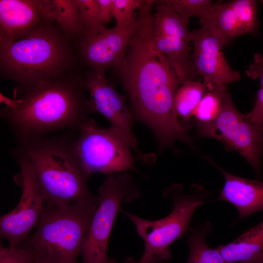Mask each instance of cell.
I'll return each instance as SVG.
<instances>
[{
  "label": "cell",
  "mask_w": 263,
  "mask_h": 263,
  "mask_svg": "<svg viewBox=\"0 0 263 263\" xmlns=\"http://www.w3.org/2000/svg\"><path fill=\"white\" fill-rule=\"evenodd\" d=\"M153 5V0H146L139 10L138 27L116 71L134 120L150 128L161 150L172 148L177 141L193 147L174 110L175 94L182 83L166 57L151 44Z\"/></svg>",
  "instance_id": "6da1fadb"
},
{
  "label": "cell",
  "mask_w": 263,
  "mask_h": 263,
  "mask_svg": "<svg viewBox=\"0 0 263 263\" xmlns=\"http://www.w3.org/2000/svg\"><path fill=\"white\" fill-rule=\"evenodd\" d=\"M8 100L1 118L18 140L43 137L53 131H78L92 113L84 78L76 72L43 81Z\"/></svg>",
  "instance_id": "7a4b0ae2"
},
{
  "label": "cell",
  "mask_w": 263,
  "mask_h": 263,
  "mask_svg": "<svg viewBox=\"0 0 263 263\" xmlns=\"http://www.w3.org/2000/svg\"><path fill=\"white\" fill-rule=\"evenodd\" d=\"M72 41L55 21L26 38L0 46V75L23 92L48 79L76 72Z\"/></svg>",
  "instance_id": "3957f363"
},
{
  "label": "cell",
  "mask_w": 263,
  "mask_h": 263,
  "mask_svg": "<svg viewBox=\"0 0 263 263\" xmlns=\"http://www.w3.org/2000/svg\"><path fill=\"white\" fill-rule=\"evenodd\" d=\"M75 141L41 137L18 140L17 158L26 160L35 173L46 207L57 208L94 195L75 150Z\"/></svg>",
  "instance_id": "277c9868"
},
{
  "label": "cell",
  "mask_w": 263,
  "mask_h": 263,
  "mask_svg": "<svg viewBox=\"0 0 263 263\" xmlns=\"http://www.w3.org/2000/svg\"><path fill=\"white\" fill-rule=\"evenodd\" d=\"M98 204V195L57 208L45 206L26 245L41 263H78L82 245Z\"/></svg>",
  "instance_id": "5b68a950"
},
{
  "label": "cell",
  "mask_w": 263,
  "mask_h": 263,
  "mask_svg": "<svg viewBox=\"0 0 263 263\" xmlns=\"http://www.w3.org/2000/svg\"><path fill=\"white\" fill-rule=\"evenodd\" d=\"M164 195L172 200L173 209L162 219L148 220L123 209L121 211L133 223L143 240L145 251L142 256L147 258L158 257L167 260L169 257V246L188 231L194 211L206 202L209 194L199 185H192L186 191L182 185L175 184L167 188Z\"/></svg>",
  "instance_id": "8992f818"
},
{
  "label": "cell",
  "mask_w": 263,
  "mask_h": 263,
  "mask_svg": "<svg viewBox=\"0 0 263 263\" xmlns=\"http://www.w3.org/2000/svg\"><path fill=\"white\" fill-rule=\"evenodd\" d=\"M140 196L137 184L127 171L109 175L105 180L82 245V263H107L108 244L116 215L123 203L131 202Z\"/></svg>",
  "instance_id": "52a82bcc"
},
{
  "label": "cell",
  "mask_w": 263,
  "mask_h": 263,
  "mask_svg": "<svg viewBox=\"0 0 263 263\" xmlns=\"http://www.w3.org/2000/svg\"><path fill=\"white\" fill-rule=\"evenodd\" d=\"M78 131L75 150L88 175L97 172L109 175L135 169L132 149L117 131L111 127L101 128L90 118Z\"/></svg>",
  "instance_id": "ba28073f"
},
{
  "label": "cell",
  "mask_w": 263,
  "mask_h": 263,
  "mask_svg": "<svg viewBox=\"0 0 263 263\" xmlns=\"http://www.w3.org/2000/svg\"><path fill=\"white\" fill-rule=\"evenodd\" d=\"M197 128L202 136L219 140L225 147L240 153L260 178L263 127L255 125L240 113L227 91L216 119Z\"/></svg>",
  "instance_id": "9c48e42d"
},
{
  "label": "cell",
  "mask_w": 263,
  "mask_h": 263,
  "mask_svg": "<svg viewBox=\"0 0 263 263\" xmlns=\"http://www.w3.org/2000/svg\"><path fill=\"white\" fill-rule=\"evenodd\" d=\"M155 13L151 38L154 48L163 54L182 83L193 80L194 72L189 55V19L176 12L166 0H154Z\"/></svg>",
  "instance_id": "30bf717a"
},
{
  "label": "cell",
  "mask_w": 263,
  "mask_h": 263,
  "mask_svg": "<svg viewBox=\"0 0 263 263\" xmlns=\"http://www.w3.org/2000/svg\"><path fill=\"white\" fill-rule=\"evenodd\" d=\"M18 160L20 171L17 179L22 188L21 197L17 207L0 218V237L10 247L18 246L25 239L38 225L45 207L33 168L25 159Z\"/></svg>",
  "instance_id": "8fae6325"
},
{
  "label": "cell",
  "mask_w": 263,
  "mask_h": 263,
  "mask_svg": "<svg viewBox=\"0 0 263 263\" xmlns=\"http://www.w3.org/2000/svg\"><path fill=\"white\" fill-rule=\"evenodd\" d=\"M138 25L137 18L124 27L84 33L77 42L78 60L91 70L105 73L110 67L116 70L122 65L131 38Z\"/></svg>",
  "instance_id": "7c38bea8"
},
{
  "label": "cell",
  "mask_w": 263,
  "mask_h": 263,
  "mask_svg": "<svg viewBox=\"0 0 263 263\" xmlns=\"http://www.w3.org/2000/svg\"><path fill=\"white\" fill-rule=\"evenodd\" d=\"M84 79L92 113H98L105 117L111 127L126 139L143 160L145 155L138 150L132 132L134 118L124 97L119 94L105 73L90 70L86 74Z\"/></svg>",
  "instance_id": "4fadbf2b"
},
{
  "label": "cell",
  "mask_w": 263,
  "mask_h": 263,
  "mask_svg": "<svg viewBox=\"0 0 263 263\" xmlns=\"http://www.w3.org/2000/svg\"><path fill=\"white\" fill-rule=\"evenodd\" d=\"M55 22L48 0H0V46Z\"/></svg>",
  "instance_id": "5bb4252c"
},
{
  "label": "cell",
  "mask_w": 263,
  "mask_h": 263,
  "mask_svg": "<svg viewBox=\"0 0 263 263\" xmlns=\"http://www.w3.org/2000/svg\"><path fill=\"white\" fill-rule=\"evenodd\" d=\"M194 73L207 87L226 85L241 79L240 74L228 63L222 51L225 46L215 36L201 27L190 31Z\"/></svg>",
  "instance_id": "9a60e30c"
},
{
  "label": "cell",
  "mask_w": 263,
  "mask_h": 263,
  "mask_svg": "<svg viewBox=\"0 0 263 263\" xmlns=\"http://www.w3.org/2000/svg\"><path fill=\"white\" fill-rule=\"evenodd\" d=\"M217 168L224 177L225 184L216 200L233 205L239 212L238 220L263 210V182L239 177Z\"/></svg>",
  "instance_id": "2e32d148"
},
{
  "label": "cell",
  "mask_w": 263,
  "mask_h": 263,
  "mask_svg": "<svg viewBox=\"0 0 263 263\" xmlns=\"http://www.w3.org/2000/svg\"><path fill=\"white\" fill-rule=\"evenodd\" d=\"M217 248L226 263L263 261V220L230 243Z\"/></svg>",
  "instance_id": "e0dca14e"
},
{
  "label": "cell",
  "mask_w": 263,
  "mask_h": 263,
  "mask_svg": "<svg viewBox=\"0 0 263 263\" xmlns=\"http://www.w3.org/2000/svg\"><path fill=\"white\" fill-rule=\"evenodd\" d=\"M201 27L217 37L225 46L239 36L237 24L230 2H216L199 19Z\"/></svg>",
  "instance_id": "ac0fdd59"
},
{
  "label": "cell",
  "mask_w": 263,
  "mask_h": 263,
  "mask_svg": "<svg viewBox=\"0 0 263 263\" xmlns=\"http://www.w3.org/2000/svg\"><path fill=\"white\" fill-rule=\"evenodd\" d=\"M48 2L60 30L72 41L77 42L84 30L75 0H48Z\"/></svg>",
  "instance_id": "d6986e66"
},
{
  "label": "cell",
  "mask_w": 263,
  "mask_h": 263,
  "mask_svg": "<svg viewBox=\"0 0 263 263\" xmlns=\"http://www.w3.org/2000/svg\"><path fill=\"white\" fill-rule=\"evenodd\" d=\"M211 230L210 223L205 222L188 231V258L195 263H226L217 248H212L207 244Z\"/></svg>",
  "instance_id": "ffe728a7"
},
{
  "label": "cell",
  "mask_w": 263,
  "mask_h": 263,
  "mask_svg": "<svg viewBox=\"0 0 263 263\" xmlns=\"http://www.w3.org/2000/svg\"><path fill=\"white\" fill-rule=\"evenodd\" d=\"M207 91L204 83L194 80H187L180 85L174 99V112L179 121V118L185 122L190 120Z\"/></svg>",
  "instance_id": "44dd1931"
},
{
  "label": "cell",
  "mask_w": 263,
  "mask_h": 263,
  "mask_svg": "<svg viewBox=\"0 0 263 263\" xmlns=\"http://www.w3.org/2000/svg\"><path fill=\"white\" fill-rule=\"evenodd\" d=\"M206 94L194 111L193 116L198 125L213 122L219 115L226 90V86H207Z\"/></svg>",
  "instance_id": "7402d4cb"
},
{
  "label": "cell",
  "mask_w": 263,
  "mask_h": 263,
  "mask_svg": "<svg viewBox=\"0 0 263 263\" xmlns=\"http://www.w3.org/2000/svg\"><path fill=\"white\" fill-rule=\"evenodd\" d=\"M229 2L237 22L239 36L256 33L259 27L257 1L234 0Z\"/></svg>",
  "instance_id": "603a6c76"
},
{
  "label": "cell",
  "mask_w": 263,
  "mask_h": 263,
  "mask_svg": "<svg viewBox=\"0 0 263 263\" xmlns=\"http://www.w3.org/2000/svg\"><path fill=\"white\" fill-rule=\"evenodd\" d=\"M84 33H98L106 27L100 20L97 0H75Z\"/></svg>",
  "instance_id": "cb8c5ba5"
},
{
  "label": "cell",
  "mask_w": 263,
  "mask_h": 263,
  "mask_svg": "<svg viewBox=\"0 0 263 263\" xmlns=\"http://www.w3.org/2000/svg\"><path fill=\"white\" fill-rule=\"evenodd\" d=\"M165 0L175 12L188 19L193 17L201 19L215 3L210 0Z\"/></svg>",
  "instance_id": "d4e9b609"
},
{
  "label": "cell",
  "mask_w": 263,
  "mask_h": 263,
  "mask_svg": "<svg viewBox=\"0 0 263 263\" xmlns=\"http://www.w3.org/2000/svg\"><path fill=\"white\" fill-rule=\"evenodd\" d=\"M144 0H113V18L116 26L124 27L130 24L135 19V10L141 9L144 5Z\"/></svg>",
  "instance_id": "484cf974"
},
{
  "label": "cell",
  "mask_w": 263,
  "mask_h": 263,
  "mask_svg": "<svg viewBox=\"0 0 263 263\" xmlns=\"http://www.w3.org/2000/svg\"><path fill=\"white\" fill-rule=\"evenodd\" d=\"M32 250L27 245L15 247L0 246V263H34Z\"/></svg>",
  "instance_id": "4316f807"
},
{
  "label": "cell",
  "mask_w": 263,
  "mask_h": 263,
  "mask_svg": "<svg viewBox=\"0 0 263 263\" xmlns=\"http://www.w3.org/2000/svg\"><path fill=\"white\" fill-rule=\"evenodd\" d=\"M245 117L250 122L259 127H263V87L259 91L254 107Z\"/></svg>",
  "instance_id": "83f0119b"
},
{
  "label": "cell",
  "mask_w": 263,
  "mask_h": 263,
  "mask_svg": "<svg viewBox=\"0 0 263 263\" xmlns=\"http://www.w3.org/2000/svg\"><path fill=\"white\" fill-rule=\"evenodd\" d=\"M253 59V62L245 72L246 75L253 80L260 79L261 87H263V56L256 53Z\"/></svg>",
  "instance_id": "f1b7e54d"
},
{
  "label": "cell",
  "mask_w": 263,
  "mask_h": 263,
  "mask_svg": "<svg viewBox=\"0 0 263 263\" xmlns=\"http://www.w3.org/2000/svg\"><path fill=\"white\" fill-rule=\"evenodd\" d=\"M101 23L104 25L113 18V0H97Z\"/></svg>",
  "instance_id": "f546056e"
},
{
  "label": "cell",
  "mask_w": 263,
  "mask_h": 263,
  "mask_svg": "<svg viewBox=\"0 0 263 263\" xmlns=\"http://www.w3.org/2000/svg\"><path fill=\"white\" fill-rule=\"evenodd\" d=\"M154 258L150 259L144 257L142 256L141 259L137 261H135L132 258H129L127 259L124 263H151L153 261ZM107 263H118L114 260L112 259H108Z\"/></svg>",
  "instance_id": "4dcf8cb0"
},
{
  "label": "cell",
  "mask_w": 263,
  "mask_h": 263,
  "mask_svg": "<svg viewBox=\"0 0 263 263\" xmlns=\"http://www.w3.org/2000/svg\"><path fill=\"white\" fill-rule=\"evenodd\" d=\"M164 261H166V260H164L158 257H154V258L153 259V261H152L151 263H162V262Z\"/></svg>",
  "instance_id": "1f68e13d"
},
{
  "label": "cell",
  "mask_w": 263,
  "mask_h": 263,
  "mask_svg": "<svg viewBox=\"0 0 263 263\" xmlns=\"http://www.w3.org/2000/svg\"><path fill=\"white\" fill-rule=\"evenodd\" d=\"M263 263V261H261V262H258V263Z\"/></svg>",
  "instance_id": "d6a6232c"
},
{
  "label": "cell",
  "mask_w": 263,
  "mask_h": 263,
  "mask_svg": "<svg viewBox=\"0 0 263 263\" xmlns=\"http://www.w3.org/2000/svg\"><path fill=\"white\" fill-rule=\"evenodd\" d=\"M34 263H40V262H35Z\"/></svg>",
  "instance_id": "836d02e7"
}]
</instances>
